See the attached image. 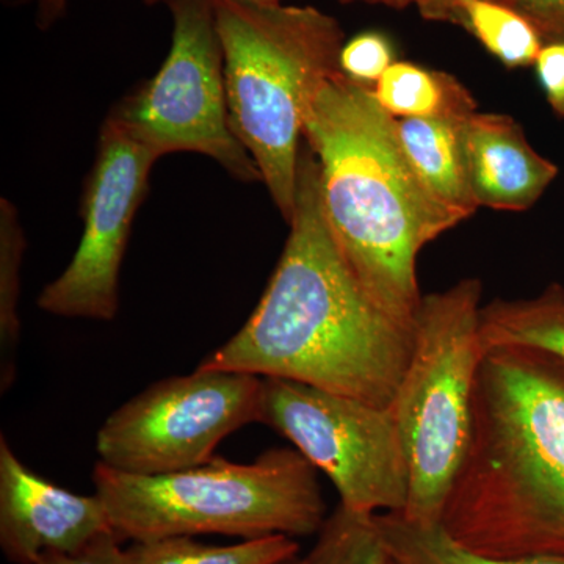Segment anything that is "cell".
<instances>
[{"label": "cell", "mask_w": 564, "mask_h": 564, "mask_svg": "<svg viewBox=\"0 0 564 564\" xmlns=\"http://www.w3.org/2000/svg\"><path fill=\"white\" fill-rule=\"evenodd\" d=\"M289 226L254 313L199 366L392 406L413 355L414 326L386 314L345 261L323 214L318 162L307 143Z\"/></svg>", "instance_id": "6da1fadb"}, {"label": "cell", "mask_w": 564, "mask_h": 564, "mask_svg": "<svg viewBox=\"0 0 564 564\" xmlns=\"http://www.w3.org/2000/svg\"><path fill=\"white\" fill-rule=\"evenodd\" d=\"M441 525L494 558H564V361L524 345L486 348L473 432Z\"/></svg>", "instance_id": "7a4b0ae2"}, {"label": "cell", "mask_w": 564, "mask_h": 564, "mask_svg": "<svg viewBox=\"0 0 564 564\" xmlns=\"http://www.w3.org/2000/svg\"><path fill=\"white\" fill-rule=\"evenodd\" d=\"M304 141L317 159L323 214L345 261L386 314L414 326L423 299L419 252L463 218L414 172L397 118L373 88L343 70L315 96Z\"/></svg>", "instance_id": "3957f363"}, {"label": "cell", "mask_w": 564, "mask_h": 564, "mask_svg": "<svg viewBox=\"0 0 564 564\" xmlns=\"http://www.w3.org/2000/svg\"><path fill=\"white\" fill-rule=\"evenodd\" d=\"M237 139L282 218L296 203L304 122L323 84L340 70L344 32L314 7L212 0Z\"/></svg>", "instance_id": "277c9868"}, {"label": "cell", "mask_w": 564, "mask_h": 564, "mask_svg": "<svg viewBox=\"0 0 564 564\" xmlns=\"http://www.w3.org/2000/svg\"><path fill=\"white\" fill-rule=\"evenodd\" d=\"M93 485L111 529L133 543L198 534L310 536L328 519L317 469L296 448H272L250 464L214 456L152 477L99 462Z\"/></svg>", "instance_id": "5b68a950"}, {"label": "cell", "mask_w": 564, "mask_h": 564, "mask_svg": "<svg viewBox=\"0 0 564 564\" xmlns=\"http://www.w3.org/2000/svg\"><path fill=\"white\" fill-rule=\"evenodd\" d=\"M480 280L423 295L414 348L392 410L402 432L410 491L404 519L440 524L473 432V399L484 358Z\"/></svg>", "instance_id": "8992f818"}, {"label": "cell", "mask_w": 564, "mask_h": 564, "mask_svg": "<svg viewBox=\"0 0 564 564\" xmlns=\"http://www.w3.org/2000/svg\"><path fill=\"white\" fill-rule=\"evenodd\" d=\"M172 47L152 79L111 109L107 120L150 148L159 159L196 152L232 177L262 181L237 139L226 98L225 58L212 0H169Z\"/></svg>", "instance_id": "52a82bcc"}, {"label": "cell", "mask_w": 564, "mask_h": 564, "mask_svg": "<svg viewBox=\"0 0 564 564\" xmlns=\"http://www.w3.org/2000/svg\"><path fill=\"white\" fill-rule=\"evenodd\" d=\"M261 423L332 480L345 510L375 516L406 507L410 464L392 406L263 378Z\"/></svg>", "instance_id": "ba28073f"}, {"label": "cell", "mask_w": 564, "mask_h": 564, "mask_svg": "<svg viewBox=\"0 0 564 564\" xmlns=\"http://www.w3.org/2000/svg\"><path fill=\"white\" fill-rule=\"evenodd\" d=\"M263 378L199 366L165 378L113 411L96 434L99 462L133 475L202 466L225 437L262 422Z\"/></svg>", "instance_id": "9c48e42d"}, {"label": "cell", "mask_w": 564, "mask_h": 564, "mask_svg": "<svg viewBox=\"0 0 564 564\" xmlns=\"http://www.w3.org/2000/svg\"><path fill=\"white\" fill-rule=\"evenodd\" d=\"M158 161L150 148L120 126L104 122L82 195L80 243L65 272L40 293L41 311L88 321L109 322L117 317L122 259Z\"/></svg>", "instance_id": "30bf717a"}, {"label": "cell", "mask_w": 564, "mask_h": 564, "mask_svg": "<svg viewBox=\"0 0 564 564\" xmlns=\"http://www.w3.org/2000/svg\"><path fill=\"white\" fill-rule=\"evenodd\" d=\"M111 530L96 494L80 496L44 480L0 437V547L9 562L36 564L46 554H70Z\"/></svg>", "instance_id": "8fae6325"}, {"label": "cell", "mask_w": 564, "mask_h": 564, "mask_svg": "<svg viewBox=\"0 0 564 564\" xmlns=\"http://www.w3.org/2000/svg\"><path fill=\"white\" fill-rule=\"evenodd\" d=\"M463 141L478 206L529 210L558 176L555 163L533 150L522 126L508 115L475 111L464 121Z\"/></svg>", "instance_id": "7c38bea8"}, {"label": "cell", "mask_w": 564, "mask_h": 564, "mask_svg": "<svg viewBox=\"0 0 564 564\" xmlns=\"http://www.w3.org/2000/svg\"><path fill=\"white\" fill-rule=\"evenodd\" d=\"M464 121L466 118H397V131L408 161L426 188L466 220L480 206L467 174Z\"/></svg>", "instance_id": "4fadbf2b"}, {"label": "cell", "mask_w": 564, "mask_h": 564, "mask_svg": "<svg viewBox=\"0 0 564 564\" xmlns=\"http://www.w3.org/2000/svg\"><path fill=\"white\" fill-rule=\"evenodd\" d=\"M484 348L524 345L564 361V288L551 284L532 299H496L481 306Z\"/></svg>", "instance_id": "5bb4252c"}, {"label": "cell", "mask_w": 564, "mask_h": 564, "mask_svg": "<svg viewBox=\"0 0 564 564\" xmlns=\"http://www.w3.org/2000/svg\"><path fill=\"white\" fill-rule=\"evenodd\" d=\"M393 118H467L477 111L473 93L443 70L395 62L373 87Z\"/></svg>", "instance_id": "9a60e30c"}, {"label": "cell", "mask_w": 564, "mask_h": 564, "mask_svg": "<svg viewBox=\"0 0 564 564\" xmlns=\"http://www.w3.org/2000/svg\"><path fill=\"white\" fill-rule=\"evenodd\" d=\"M386 555L395 564H564L560 556L494 558L456 543L441 524H415L400 513L373 516Z\"/></svg>", "instance_id": "2e32d148"}, {"label": "cell", "mask_w": 564, "mask_h": 564, "mask_svg": "<svg viewBox=\"0 0 564 564\" xmlns=\"http://www.w3.org/2000/svg\"><path fill=\"white\" fill-rule=\"evenodd\" d=\"M452 24L466 29L507 68L534 65L544 46L519 11L496 0H458Z\"/></svg>", "instance_id": "e0dca14e"}, {"label": "cell", "mask_w": 564, "mask_h": 564, "mask_svg": "<svg viewBox=\"0 0 564 564\" xmlns=\"http://www.w3.org/2000/svg\"><path fill=\"white\" fill-rule=\"evenodd\" d=\"M25 251L20 214L7 198L0 202V389L6 393L17 378L21 336V265Z\"/></svg>", "instance_id": "ac0fdd59"}, {"label": "cell", "mask_w": 564, "mask_h": 564, "mask_svg": "<svg viewBox=\"0 0 564 564\" xmlns=\"http://www.w3.org/2000/svg\"><path fill=\"white\" fill-rule=\"evenodd\" d=\"M306 556L310 564L388 563L373 516L351 513L343 505L326 519L317 543Z\"/></svg>", "instance_id": "d6986e66"}, {"label": "cell", "mask_w": 564, "mask_h": 564, "mask_svg": "<svg viewBox=\"0 0 564 564\" xmlns=\"http://www.w3.org/2000/svg\"><path fill=\"white\" fill-rule=\"evenodd\" d=\"M395 63L391 40L380 32L352 36L340 51V70L351 80L373 88Z\"/></svg>", "instance_id": "ffe728a7"}, {"label": "cell", "mask_w": 564, "mask_h": 564, "mask_svg": "<svg viewBox=\"0 0 564 564\" xmlns=\"http://www.w3.org/2000/svg\"><path fill=\"white\" fill-rule=\"evenodd\" d=\"M121 538L111 530L96 536L70 554H46L36 564H131L129 549L121 547Z\"/></svg>", "instance_id": "44dd1931"}, {"label": "cell", "mask_w": 564, "mask_h": 564, "mask_svg": "<svg viewBox=\"0 0 564 564\" xmlns=\"http://www.w3.org/2000/svg\"><path fill=\"white\" fill-rule=\"evenodd\" d=\"M522 14L543 44L564 43V0H505Z\"/></svg>", "instance_id": "7402d4cb"}, {"label": "cell", "mask_w": 564, "mask_h": 564, "mask_svg": "<svg viewBox=\"0 0 564 564\" xmlns=\"http://www.w3.org/2000/svg\"><path fill=\"white\" fill-rule=\"evenodd\" d=\"M198 541L192 536L140 541L129 549L131 564H193Z\"/></svg>", "instance_id": "603a6c76"}, {"label": "cell", "mask_w": 564, "mask_h": 564, "mask_svg": "<svg viewBox=\"0 0 564 564\" xmlns=\"http://www.w3.org/2000/svg\"><path fill=\"white\" fill-rule=\"evenodd\" d=\"M534 66L549 106L564 118V43L544 44Z\"/></svg>", "instance_id": "cb8c5ba5"}, {"label": "cell", "mask_w": 564, "mask_h": 564, "mask_svg": "<svg viewBox=\"0 0 564 564\" xmlns=\"http://www.w3.org/2000/svg\"><path fill=\"white\" fill-rule=\"evenodd\" d=\"M14 2L35 3L36 24L43 31H47L55 22L62 20L63 14L68 10L70 0H14Z\"/></svg>", "instance_id": "d4e9b609"}, {"label": "cell", "mask_w": 564, "mask_h": 564, "mask_svg": "<svg viewBox=\"0 0 564 564\" xmlns=\"http://www.w3.org/2000/svg\"><path fill=\"white\" fill-rule=\"evenodd\" d=\"M458 0H414L422 18L436 22H454L455 6ZM505 3V0H496Z\"/></svg>", "instance_id": "484cf974"}, {"label": "cell", "mask_w": 564, "mask_h": 564, "mask_svg": "<svg viewBox=\"0 0 564 564\" xmlns=\"http://www.w3.org/2000/svg\"><path fill=\"white\" fill-rule=\"evenodd\" d=\"M144 2L152 6V3L169 2V0H144ZM247 2L274 3L281 2V0H247ZM344 2H350V0H344ZM364 2L384 3V6L393 7V9H403V7L414 3V0H364Z\"/></svg>", "instance_id": "4316f807"}, {"label": "cell", "mask_w": 564, "mask_h": 564, "mask_svg": "<svg viewBox=\"0 0 564 564\" xmlns=\"http://www.w3.org/2000/svg\"><path fill=\"white\" fill-rule=\"evenodd\" d=\"M278 564H310V560H307V556H295V558L288 560V562H282Z\"/></svg>", "instance_id": "83f0119b"}, {"label": "cell", "mask_w": 564, "mask_h": 564, "mask_svg": "<svg viewBox=\"0 0 564 564\" xmlns=\"http://www.w3.org/2000/svg\"><path fill=\"white\" fill-rule=\"evenodd\" d=\"M386 564H395V563H393L392 560L389 558V556H388V563H386Z\"/></svg>", "instance_id": "f1b7e54d"}]
</instances>
